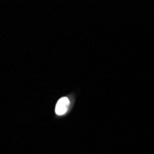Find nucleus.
I'll return each instance as SVG.
<instances>
[{
    "instance_id": "f257e3e1",
    "label": "nucleus",
    "mask_w": 154,
    "mask_h": 154,
    "mask_svg": "<svg viewBox=\"0 0 154 154\" xmlns=\"http://www.w3.org/2000/svg\"><path fill=\"white\" fill-rule=\"evenodd\" d=\"M69 105V100L66 97H63L57 102V105H55V114L58 116L64 115Z\"/></svg>"
}]
</instances>
